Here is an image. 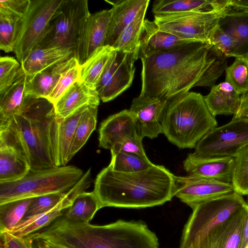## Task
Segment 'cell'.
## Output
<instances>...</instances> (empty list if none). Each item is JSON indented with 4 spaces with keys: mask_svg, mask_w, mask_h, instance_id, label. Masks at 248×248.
Masks as SVG:
<instances>
[{
    "mask_svg": "<svg viewBox=\"0 0 248 248\" xmlns=\"http://www.w3.org/2000/svg\"><path fill=\"white\" fill-rule=\"evenodd\" d=\"M27 77L22 68L14 82L0 92V126L6 124L23 106L27 98L25 94Z\"/></svg>",
    "mask_w": 248,
    "mask_h": 248,
    "instance_id": "obj_26",
    "label": "cell"
},
{
    "mask_svg": "<svg viewBox=\"0 0 248 248\" xmlns=\"http://www.w3.org/2000/svg\"><path fill=\"white\" fill-rule=\"evenodd\" d=\"M232 184L240 195L248 194V145L234 157Z\"/></svg>",
    "mask_w": 248,
    "mask_h": 248,
    "instance_id": "obj_38",
    "label": "cell"
},
{
    "mask_svg": "<svg viewBox=\"0 0 248 248\" xmlns=\"http://www.w3.org/2000/svg\"><path fill=\"white\" fill-rule=\"evenodd\" d=\"M248 145V118H234L226 124L215 127L196 144L193 153L196 158L234 157Z\"/></svg>",
    "mask_w": 248,
    "mask_h": 248,
    "instance_id": "obj_9",
    "label": "cell"
},
{
    "mask_svg": "<svg viewBox=\"0 0 248 248\" xmlns=\"http://www.w3.org/2000/svg\"><path fill=\"white\" fill-rule=\"evenodd\" d=\"M140 59V94L167 101L193 87L212 88L227 67V58L212 45L200 41Z\"/></svg>",
    "mask_w": 248,
    "mask_h": 248,
    "instance_id": "obj_1",
    "label": "cell"
},
{
    "mask_svg": "<svg viewBox=\"0 0 248 248\" xmlns=\"http://www.w3.org/2000/svg\"><path fill=\"white\" fill-rule=\"evenodd\" d=\"M67 192L51 193L32 198L30 205L22 219L53 209L64 199Z\"/></svg>",
    "mask_w": 248,
    "mask_h": 248,
    "instance_id": "obj_39",
    "label": "cell"
},
{
    "mask_svg": "<svg viewBox=\"0 0 248 248\" xmlns=\"http://www.w3.org/2000/svg\"><path fill=\"white\" fill-rule=\"evenodd\" d=\"M139 52L113 50L95 87L103 102L114 99L131 85Z\"/></svg>",
    "mask_w": 248,
    "mask_h": 248,
    "instance_id": "obj_12",
    "label": "cell"
},
{
    "mask_svg": "<svg viewBox=\"0 0 248 248\" xmlns=\"http://www.w3.org/2000/svg\"><path fill=\"white\" fill-rule=\"evenodd\" d=\"M63 0H30L22 18L14 53L20 64L37 46Z\"/></svg>",
    "mask_w": 248,
    "mask_h": 248,
    "instance_id": "obj_10",
    "label": "cell"
},
{
    "mask_svg": "<svg viewBox=\"0 0 248 248\" xmlns=\"http://www.w3.org/2000/svg\"><path fill=\"white\" fill-rule=\"evenodd\" d=\"M0 248H33V240L29 236H17L8 231L0 232Z\"/></svg>",
    "mask_w": 248,
    "mask_h": 248,
    "instance_id": "obj_44",
    "label": "cell"
},
{
    "mask_svg": "<svg viewBox=\"0 0 248 248\" xmlns=\"http://www.w3.org/2000/svg\"><path fill=\"white\" fill-rule=\"evenodd\" d=\"M138 135L134 118L124 109L104 120L99 128V146L110 150L124 139Z\"/></svg>",
    "mask_w": 248,
    "mask_h": 248,
    "instance_id": "obj_20",
    "label": "cell"
},
{
    "mask_svg": "<svg viewBox=\"0 0 248 248\" xmlns=\"http://www.w3.org/2000/svg\"><path fill=\"white\" fill-rule=\"evenodd\" d=\"M22 17L0 12V48L8 53L14 51Z\"/></svg>",
    "mask_w": 248,
    "mask_h": 248,
    "instance_id": "obj_36",
    "label": "cell"
},
{
    "mask_svg": "<svg viewBox=\"0 0 248 248\" xmlns=\"http://www.w3.org/2000/svg\"><path fill=\"white\" fill-rule=\"evenodd\" d=\"M226 0H156L152 6L154 15L186 12L208 13L220 11Z\"/></svg>",
    "mask_w": 248,
    "mask_h": 248,
    "instance_id": "obj_27",
    "label": "cell"
},
{
    "mask_svg": "<svg viewBox=\"0 0 248 248\" xmlns=\"http://www.w3.org/2000/svg\"><path fill=\"white\" fill-rule=\"evenodd\" d=\"M88 2L63 0L35 48L63 47L71 50L75 56L83 26L90 15Z\"/></svg>",
    "mask_w": 248,
    "mask_h": 248,
    "instance_id": "obj_8",
    "label": "cell"
},
{
    "mask_svg": "<svg viewBox=\"0 0 248 248\" xmlns=\"http://www.w3.org/2000/svg\"><path fill=\"white\" fill-rule=\"evenodd\" d=\"M30 0H0V12L23 17Z\"/></svg>",
    "mask_w": 248,
    "mask_h": 248,
    "instance_id": "obj_45",
    "label": "cell"
},
{
    "mask_svg": "<svg viewBox=\"0 0 248 248\" xmlns=\"http://www.w3.org/2000/svg\"><path fill=\"white\" fill-rule=\"evenodd\" d=\"M83 174L82 170L71 165L31 169L19 180L0 183V204L19 199L66 192Z\"/></svg>",
    "mask_w": 248,
    "mask_h": 248,
    "instance_id": "obj_6",
    "label": "cell"
},
{
    "mask_svg": "<svg viewBox=\"0 0 248 248\" xmlns=\"http://www.w3.org/2000/svg\"><path fill=\"white\" fill-rule=\"evenodd\" d=\"M60 120L48 100L27 97L20 110L0 126V145L25 158L31 169L59 167Z\"/></svg>",
    "mask_w": 248,
    "mask_h": 248,
    "instance_id": "obj_2",
    "label": "cell"
},
{
    "mask_svg": "<svg viewBox=\"0 0 248 248\" xmlns=\"http://www.w3.org/2000/svg\"><path fill=\"white\" fill-rule=\"evenodd\" d=\"M144 20L145 16H141L125 28L111 47L127 52L140 50Z\"/></svg>",
    "mask_w": 248,
    "mask_h": 248,
    "instance_id": "obj_35",
    "label": "cell"
},
{
    "mask_svg": "<svg viewBox=\"0 0 248 248\" xmlns=\"http://www.w3.org/2000/svg\"><path fill=\"white\" fill-rule=\"evenodd\" d=\"M234 118H248V93L241 95V102Z\"/></svg>",
    "mask_w": 248,
    "mask_h": 248,
    "instance_id": "obj_46",
    "label": "cell"
},
{
    "mask_svg": "<svg viewBox=\"0 0 248 248\" xmlns=\"http://www.w3.org/2000/svg\"><path fill=\"white\" fill-rule=\"evenodd\" d=\"M204 97L211 114L232 115L236 112L241 102V96L229 83L224 81L215 85Z\"/></svg>",
    "mask_w": 248,
    "mask_h": 248,
    "instance_id": "obj_24",
    "label": "cell"
},
{
    "mask_svg": "<svg viewBox=\"0 0 248 248\" xmlns=\"http://www.w3.org/2000/svg\"><path fill=\"white\" fill-rule=\"evenodd\" d=\"M247 204L243 196L235 191L198 204L184 226L180 248L198 240Z\"/></svg>",
    "mask_w": 248,
    "mask_h": 248,
    "instance_id": "obj_7",
    "label": "cell"
},
{
    "mask_svg": "<svg viewBox=\"0 0 248 248\" xmlns=\"http://www.w3.org/2000/svg\"><path fill=\"white\" fill-rule=\"evenodd\" d=\"M195 41L182 38L160 29L154 21L145 19L139 58L153 53L167 51Z\"/></svg>",
    "mask_w": 248,
    "mask_h": 248,
    "instance_id": "obj_23",
    "label": "cell"
},
{
    "mask_svg": "<svg viewBox=\"0 0 248 248\" xmlns=\"http://www.w3.org/2000/svg\"><path fill=\"white\" fill-rule=\"evenodd\" d=\"M106 1L112 7L105 46H112L125 28L138 18L145 16L150 0Z\"/></svg>",
    "mask_w": 248,
    "mask_h": 248,
    "instance_id": "obj_19",
    "label": "cell"
},
{
    "mask_svg": "<svg viewBox=\"0 0 248 248\" xmlns=\"http://www.w3.org/2000/svg\"><path fill=\"white\" fill-rule=\"evenodd\" d=\"M240 248H248V213L242 231Z\"/></svg>",
    "mask_w": 248,
    "mask_h": 248,
    "instance_id": "obj_48",
    "label": "cell"
},
{
    "mask_svg": "<svg viewBox=\"0 0 248 248\" xmlns=\"http://www.w3.org/2000/svg\"><path fill=\"white\" fill-rule=\"evenodd\" d=\"M225 81L231 84L241 95L248 93V59L235 58L225 70Z\"/></svg>",
    "mask_w": 248,
    "mask_h": 248,
    "instance_id": "obj_37",
    "label": "cell"
},
{
    "mask_svg": "<svg viewBox=\"0 0 248 248\" xmlns=\"http://www.w3.org/2000/svg\"><path fill=\"white\" fill-rule=\"evenodd\" d=\"M32 198H25L0 204V232L9 231L24 217Z\"/></svg>",
    "mask_w": 248,
    "mask_h": 248,
    "instance_id": "obj_33",
    "label": "cell"
},
{
    "mask_svg": "<svg viewBox=\"0 0 248 248\" xmlns=\"http://www.w3.org/2000/svg\"><path fill=\"white\" fill-rule=\"evenodd\" d=\"M86 106L79 108L63 120L60 119L58 131V165L59 167L66 166L70 160V149L76 128L82 113Z\"/></svg>",
    "mask_w": 248,
    "mask_h": 248,
    "instance_id": "obj_29",
    "label": "cell"
},
{
    "mask_svg": "<svg viewBox=\"0 0 248 248\" xmlns=\"http://www.w3.org/2000/svg\"><path fill=\"white\" fill-rule=\"evenodd\" d=\"M111 154V159L108 166L115 171L135 172L148 169L155 165L148 157L134 154L118 152Z\"/></svg>",
    "mask_w": 248,
    "mask_h": 248,
    "instance_id": "obj_34",
    "label": "cell"
},
{
    "mask_svg": "<svg viewBox=\"0 0 248 248\" xmlns=\"http://www.w3.org/2000/svg\"><path fill=\"white\" fill-rule=\"evenodd\" d=\"M111 14L110 9L90 14L87 17L74 56L80 65L88 60L98 49L105 46Z\"/></svg>",
    "mask_w": 248,
    "mask_h": 248,
    "instance_id": "obj_15",
    "label": "cell"
},
{
    "mask_svg": "<svg viewBox=\"0 0 248 248\" xmlns=\"http://www.w3.org/2000/svg\"><path fill=\"white\" fill-rule=\"evenodd\" d=\"M59 242L67 248H158L156 234L141 221L119 219L104 225L66 220Z\"/></svg>",
    "mask_w": 248,
    "mask_h": 248,
    "instance_id": "obj_4",
    "label": "cell"
},
{
    "mask_svg": "<svg viewBox=\"0 0 248 248\" xmlns=\"http://www.w3.org/2000/svg\"><path fill=\"white\" fill-rule=\"evenodd\" d=\"M218 25L235 42L232 57L248 59V0H227Z\"/></svg>",
    "mask_w": 248,
    "mask_h": 248,
    "instance_id": "obj_14",
    "label": "cell"
},
{
    "mask_svg": "<svg viewBox=\"0 0 248 248\" xmlns=\"http://www.w3.org/2000/svg\"><path fill=\"white\" fill-rule=\"evenodd\" d=\"M32 240L33 248H67L49 243L42 239H34Z\"/></svg>",
    "mask_w": 248,
    "mask_h": 248,
    "instance_id": "obj_47",
    "label": "cell"
},
{
    "mask_svg": "<svg viewBox=\"0 0 248 248\" xmlns=\"http://www.w3.org/2000/svg\"><path fill=\"white\" fill-rule=\"evenodd\" d=\"M175 178L174 196L192 209L201 203L234 191L231 183L191 175L175 176Z\"/></svg>",
    "mask_w": 248,
    "mask_h": 248,
    "instance_id": "obj_13",
    "label": "cell"
},
{
    "mask_svg": "<svg viewBox=\"0 0 248 248\" xmlns=\"http://www.w3.org/2000/svg\"><path fill=\"white\" fill-rule=\"evenodd\" d=\"M20 62L13 57H1L0 58V92L11 85L20 72Z\"/></svg>",
    "mask_w": 248,
    "mask_h": 248,
    "instance_id": "obj_41",
    "label": "cell"
},
{
    "mask_svg": "<svg viewBox=\"0 0 248 248\" xmlns=\"http://www.w3.org/2000/svg\"><path fill=\"white\" fill-rule=\"evenodd\" d=\"M248 204L222 224L183 248H240Z\"/></svg>",
    "mask_w": 248,
    "mask_h": 248,
    "instance_id": "obj_17",
    "label": "cell"
},
{
    "mask_svg": "<svg viewBox=\"0 0 248 248\" xmlns=\"http://www.w3.org/2000/svg\"><path fill=\"white\" fill-rule=\"evenodd\" d=\"M222 10L155 15L154 21L160 29L182 38L209 44L212 32L218 25Z\"/></svg>",
    "mask_w": 248,
    "mask_h": 248,
    "instance_id": "obj_11",
    "label": "cell"
},
{
    "mask_svg": "<svg viewBox=\"0 0 248 248\" xmlns=\"http://www.w3.org/2000/svg\"><path fill=\"white\" fill-rule=\"evenodd\" d=\"M159 122L168 140L180 149L194 148L197 142L217 125L204 97L193 92L168 101Z\"/></svg>",
    "mask_w": 248,
    "mask_h": 248,
    "instance_id": "obj_5",
    "label": "cell"
},
{
    "mask_svg": "<svg viewBox=\"0 0 248 248\" xmlns=\"http://www.w3.org/2000/svg\"><path fill=\"white\" fill-rule=\"evenodd\" d=\"M209 44L226 58L232 57L235 48V42L218 25L212 32L209 37Z\"/></svg>",
    "mask_w": 248,
    "mask_h": 248,
    "instance_id": "obj_42",
    "label": "cell"
},
{
    "mask_svg": "<svg viewBox=\"0 0 248 248\" xmlns=\"http://www.w3.org/2000/svg\"><path fill=\"white\" fill-rule=\"evenodd\" d=\"M100 209L93 192L84 191L75 199L72 204L64 211L62 216L74 221L90 222Z\"/></svg>",
    "mask_w": 248,
    "mask_h": 248,
    "instance_id": "obj_31",
    "label": "cell"
},
{
    "mask_svg": "<svg viewBox=\"0 0 248 248\" xmlns=\"http://www.w3.org/2000/svg\"><path fill=\"white\" fill-rule=\"evenodd\" d=\"M167 101L147 95L134 98L129 109L135 123L138 135L153 139L163 133L159 118Z\"/></svg>",
    "mask_w": 248,
    "mask_h": 248,
    "instance_id": "obj_16",
    "label": "cell"
},
{
    "mask_svg": "<svg viewBox=\"0 0 248 248\" xmlns=\"http://www.w3.org/2000/svg\"><path fill=\"white\" fill-rule=\"evenodd\" d=\"M183 167L188 175L232 184L234 157L196 158L189 154L183 161Z\"/></svg>",
    "mask_w": 248,
    "mask_h": 248,
    "instance_id": "obj_18",
    "label": "cell"
},
{
    "mask_svg": "<svg viewBox=\"0 0 248 248\" xmlns=\"http://www.w3.org/2000/svg\"><path fill=\"white\" fill-rule=\"evenodd\" d=\"M72 57H74V54L67 48L36 47L31 52L21 65L25 74L31 76Z\"/></svg>",
    "mask_w": 248,
    "mask_h": 248,
    "instance_id": "obj_25",
    "label": "cell"
},
{
    "mask_svg": "<svg viewBox=\"0 0 248 248\" xmlns=\"http://www.w3.org/2000/svg\"><path fill=\"white\" fill-rule=\"evenodd\" d=\"M113 49L108 46L99 48L88 60L80 65V80L90 88L95 90Z\"/></svg>",
    "mask_w": 248,
    "mask_h": 248,
    "instance_id": "obj_30",
    "label": "cell"
},
{
    "mask_svg": "<svg viewBox=\"0 0 248 248\" xmlns=\"http://www.w3.org/2000/svg\"><path fill=\"white\" fill-rule=\"evenodd\" d=\"M175 175L162 165L140 171H115L108 166L97 175L93 191L100 208H144L163 204L174 197Z\"/></svg>",
    "mask_w": 248,
    "mask_h": 248,
    "instance_id": "obj_3",
    "label": "cell"
},
{
    "mask_svg": "<svg viewBox=\"0 0 248 248\" xmlns=\"http://www.w3.org/2000/svg\"><path fill=\"white\" fill-rule=\"evenodd\" d=\"M97 105H89L85 107L76 128L70 152V159L83 146L97 123Z\"/></svg>",
    "mask_w": 248,
    "mask_h": 248,
    "instance_id": "obj_32",
    "label": "cell"
},
{
    "mask_svg": "<svg viewBox=\"0 0 248 248\" xmlns=\"http://www.w3.org/2000/svg\"><path fill=\"white\" fill-rule=\"evenodd\" d=\"M142 138L138 135L124 139L115 144L110 150L111 154L118 152H124L138 155L144 157H148L144 151Z\"/></svg>",
    "mask_w": 248,
    "mask_h": 248,
    "instance_id": "obj_43",
    "label": "cell"
},
{
    "mask_svg": "<svg viewBox=\"0 0 248 248\" xmlns=\"http://www.w3.org/2000/svg\"><path fill=\"white\" fill-rule=\"evenodd\" d=\"M30 170L25 158L12 148L0 145V183L19 180Z\"/></svg>",
    "mask_w": 248,
    "mask_h": 248,
    "instance_id": "obj_28",
    "label": "cell"
},
{
    "mask_svg": "<svg viewBox=\"0 0 248 248\" xmlns=\"http://www.w3.org/2000/svg\"><path fill=\"white\" fill-rule=\"evenodd\" d=\"M247 202L248 204V194L247 195Z\"/></svg>",
    "mask_w": 248,
    "mask_h": 248,
    "instance_id": "obj_49",
    "label": "cell"
},
{
    "mask_svg": "<svg viewBox=\"0 0 248 248\" xmlns=\"http://www.w3.org/2000/svg\"><path fill=\"white\" fill-rule=\"evenodd\" d=\"M100 98L96 90L79 80L74 83L53 105L58 118L63 120L83 107L98 106Z\"/></svg>",
    "mask_w": 248,
    "mask_h": 248,
    "instance_id": "obj_22",
    "label": "cell"
},
{
    "mask_svg": "<svg viewBox=\"0 0 248 248\" xmlns=\"http://www.w3.org/2000/svg\"><path fill=\"white\" fill-rule=\"evenodd\" d=\"M78 62L75 57H72L34 75L27 76L25 86L26 96L32 98L46 99L62 74Z\"/></svg>",
    "mask_w": 248,
    "mask_h": 248,
    "instance_id": "obj_21",
    "label": "cell"
},
{
    "mask_svg": "<svg viewBox=\"0 0 248 248\" xmlns=\"http://www.w3.org/2000/svg\"><path fill=\"white\" fill-rule=\"evenodd\" d=\"M79 80H80V65L78 62L62 74L46 99L55 104L74 83Z\"/></svg>",
    "mask_w": 248,
    "mask_h": 248,
    "instance_id": "obj_40",
    "label": "cell"
}]
</instances>
